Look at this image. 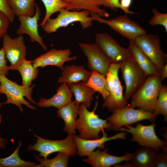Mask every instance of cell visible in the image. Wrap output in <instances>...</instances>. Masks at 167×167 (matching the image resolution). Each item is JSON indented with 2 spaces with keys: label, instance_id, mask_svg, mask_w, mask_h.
<instances>
[{
  "label": "cell",
  "instance_id": "6da1fadb",
  "mask_svg": "<svg viewBox=\"0 0 167 167\" xmlns=\"http://www.w3.org/2000/svg\"><path fill=\"white\" fill-rule=\"evenodd\" d=\"M98 101L92 111L88 110L83 103L79 105V118L75 122V129L79 131L78 136L83 139H93L101 138L99 134L105 129L111 130L110 125L106 119L100 118L95 113L97 108Z\"/></svg>",
  "mask_w": 167,
  "mask_h": 167
},
{
  "label": "cell",
  "instance_id": "7a4b0ae2",
  "mask_svg": "<svg viewBox=\"0 0 167 167\" xmlns=\"http://www.w3.org/2000/svg\"><path fill=\"white\" fill-rule=\"evenodd\" d=\"M162 86L160 74L147 77L141 87L131 97L129 106L152 112Z\"/></svg>",
  "mask_w": 167,
  "mask_h": 167
},
{
  "label": "cell",
  "instance_id": "3957f363",
  "mask_svg": "<svg viewBox=\"0 0 167 167\" xmlns=\"http://www.w3.org/2000/svg\"><path fill=\"white\" fill-rule=\"evenodd\" d=\"M1 90L3 94L6 96V100L3 104H12L16 106L20 112L23 113L22 105L28 108L36 110L31 104H36L32 97V92L35 85H32L27 88L18 85L16 81L13 82L8 79L6 75L0 74Z\"/></svg>",
  "mask_w": 167,
  "mask_h": 167
},
{
  "label": "cell",
  "instance_id": "277c9868",
  "mask_svg": "<svg viewBox=\"0 0 167 167\" xmlns=\"http://www.w3.org/2000/svg\"><path fill=\"white\" fill-rule=\"evenodd\" d=\"M33 135L37 138L36 142L33 144L29 145L27 151L38 152L40 157L46 158L50 154L55 152L64 153L72 157L77 154L73 135H68L66 138L61 140L45 139L34 133Z\"/></svg>",
  "mask_w": 167,
  "mask_h": 167
},
{
  "label": "cell",
  "instance_id": "5b68a950",
  "mask_svg": "<svg viewBox=\"0 0 167 167\" xmlns=\"http://www.w3.org/2000/svg\"><path fill=\"white\" fill-rule=\"evenodd\" d=\"M59 12L56 18H49L45 23L43 29L47 33L55 32L59 28L67 27L75 22H79L83 29L92 25L93 20L89 16V12L87 10L70 11L64 8Z\"/></svg>",
  "mask_w": 167,
  "mask_h": 167
},
{
  "label": "cell",
  "instance_id": "8992f818",
  "mask_svg": "<svg viewBox=\"0 0 167 167\" xmlns=\"http://www.w3.org/2000/svg\"><path fill=\"white\" fill-rule=\"evenodd\" d=\"M111 112L112 114L107 120L111 125V130L116 131L123 126L143 120H147L154 123L157 116L152 112L130 107L129 104L124 107L115 109Z\"/></svg>",
  "mask_w": 167,
  "mask_h": 167
},
{
  "label": "cell",
  "instance_id": "52a82bcc",
  "mask_svg": "<svg viewBox=\"0 0 167 167\" xmlns=\"http://www.w3.org/2000/svg\"><path fill=\"white\" fill-rule=\"evenodd\" d=\"M133 41L153 63L160 72L167 63V54L161 49L159 36L146 33L138 36Z\"/></svg>",
  "mask_w": 167,
  "mask_h": 167
},
{
  "label": "cell",
  "instance_id": "ba28073f",
  "mask_svg": "<svg viewBox=\"0 0 167 167\" xmlns=\"http://www.w3.org/2000/svg\"><path fill=\"white\" fill-rule=\"evenodd\" d=\"M156 125L153 123L149 125H144L138 123L135 127L126 125V128L122 127L118 131H125L132 135L131 142H136L143 146L149 147L159 151L161 148L167 149V143L160 139L157 135L155 128Z\"/></svg>",
  "mask_w": 167,
  "mask_h": 167
},
{
  "label": "cell",
  "instance_id": "9c48e42d",
  "mask_svg": "<svg viewBox=\"0 0 167 167\" xmlns=\"http://www.w3.org/2000/svg\"><path fill=\"white\" fill-rule=\"evenodd\" d=\"M119 64L125 84L124 96L127 101L141 87L147 76L131 56L129 59L119 62Z\"/></svg>",
  "mask_w": 167,
  "mask_h": 167
},
{
  "label": "cell",
  "instance_id": "30bf717a",
  "mask_svg": "<svg viewBox=\"0 0 167 167\" xmlns=\"http://www.w3.org/2000/svg\"><path fill=\"white\" fill-rule=\"evenodd\" d=\"M93 20L106 24L110 28L129 41H133L138 36L147 33L139 24L132 20L126 15H119L109 19L103 18L97 14H91Z\"/></svg>",
  "mask_w": 167,
  "mask_h": 167
},
{
  "label": "cell",
  "instance_id": "8fae6325",
  "mask_svg": "<svg viewBox=\"0 0 167 167\" xmlns=\"http://www.w3.org/2000/svg\"><path fill=\"white\" fill-rule=\"evenodd\" d=\"M95 40V44L112 63H119L131 57L128 49L106 33H96Z\"/></svg>",
  "mask_w": 167,
  "mask_h": 167
},
{
  "label": "cell",
  "instance_id": "7c38bea8",
  "mask_svg": "<svg viewBox=\"0 0 167 167\" xmlns=\"http://www.w3.org/2000/svg\"><path fill=\"white\" fill-rule=\"evenodd\" d=\"M2 47L5 57L10 62V70H16L26 59V47L22 35L12 38L7 33L3 37Z\"/></svg>",
  "mask_w": 167,
  "mask_h": 167
},
{
  "label": "cell",
  "instance_id": "4fadbf2b",
  "mask_svg": "<svg viewBox=\"0 0 167 167\" xmlns=\"http://www.w3.org/2000/svg\"><path fill=\"white\" fill-rule=\"evenodd\" d=\"M78 45L88 60L90 71L97 72L105 77L112 63L95 43H79Z\"/></svg>",
  "mask_w": 167,
  "mask_h": 167
},
{
  "label": "cell",
  "instance_id": "5bb4252c",
  "mask_svg": "<svg viewBox=\"0 0 167 167\" xmlns=\"http://www.w3.org/2000/svg\"><path fill=\"white\" fill-rule=\"evenodd\" d=\"M72 53L70 49H52L32 60L34 67L43 68L48 66H52L63 69L64 63L77 59L76 55L71 57Z\"/></svg>",
  "mask_w": 167,
  "mask_h": 167
},
{
  "label": "cell",
  "instance_id": "9a60e30c",
  "mask_svg": "<svg viewBox=\"0 0 167 167\" xmlns=\"http://www.w3.org/2000/svg\"><path fill=\"white\" fill-rule=\"evenodd\" d=\"M103 135L101 137L93 139H82L75 135L74 138L77 150V154L80 156H88L96 148L103 149L105 142L109 141L120 139L125 140L126 139V133L123 131L117 134L109 137L106 133L102 131Z\"/></svg>",
  "mask_w": 167,
  "mask_h": 167
},
{
  "label": "cell",
  "instance_id": "2e32d148",
  "mask_svg": "<svg viewBox=\"0 0 167 167\" xmlns=\"http://www.w3.org/2000/svg\"><path fill=\"white\" fill-rule=\"evenodd\" d=\"M41 11L38 5L35 6V12L32 17L24 16L18 17L20 25L16 33L18 35L26 34L28 35L32 42H36L45 50L47 47L44 44L42 37L39 35L38 30V21L40 19Z\"/></svg>",
  "mask_w": 167,
  "mask_h": 167
},
{
  "label": "cell",
  "instance_id": "e0dca14e",
  "mask_svg": "<svg viewBox=\"0 0 167 167\" xmlns=\"http://www.w3.org/2000/svg\"><path fill=\"white\" fill-rule=\"evenodd\" d=\"M108 150L106 148L101 151L97 148L92 152L87 159H83L82 161L93 167H110L123 161H131L132 160V153L127 152L122 156H116L108 153Z\"/></svg>",
  "mask_w": 167,
  "mask_h": 167
},
{
  "label": "cell",
  "instance_id": "ac0fdd59",
  "mask_svg": "<svg viewBox=\"0 0 167 167\" xmlns=\"http://www.w3.org/2000/svg\"><path fill=\"white\" fill-rule=\"evenodd\" d=\"M119 69V63H111L108 70V72L111 73L114 75L113 94L111 97H106L104 101L102 106L103 108H106L109 111H112L115 109L124 107L128 104L123 94V87L118 77Z\"/></svg>",
  "mask_w": 167,
  "mask_h": 167
},
{
  "label": "cell",
  "instance_id": "d6986e66",
  "mask_svg": "<svg viewBox=\"0 0 167 167\" xmlns=\"http://www.w3.org/2000/svg\"><path fill=\"white\" fill-rule=\"evenodd\" d=\"M72 92L68 84L62 83L52 97L48 99L41 97L36 104L42 108L54 107L58 109L72 101Z\"/></svg>",
  "mask_w": 167,
  "mask_h": 167
},
{
  "label": "cell",
  "instance_id": "ffe728a7",
  "mask_svg": "<svg viewBox=\"0 0 167 167\" xmlns=\"http://www.w3.org/2000/svg\"><path fill=\"white\" fill-rule=\"evenodd\" d=\"M62 71L61 75L58 78V82L61 84L66 83L69 86L72 84L81 81L86 83L91 73L84 66L73 64L66 65Z\"/></svg>",
  "mask_w": 167,
  "mask_h": 167
},
{
  "label": "cell",
  "instance_id": "44dd1931",
  "mask_svg": "<svg viewBox=\"0 0 167 167\" xmlns=\"http://www.w3.org/2000/svg\"><path fill=\"white\" fill-rule=\"evenodd\" d=\"M67 5L65 8L70 11L85 10L91 14H97L102 17L108 18L109 13L101 9V0H61Z\"/></svg>",
  "mask_w": 167,
  "mask_h": 167
},
{
  "label": "cell",
  "instance_id": "7402d4cb",
  "mask_svg": "<svg viewBox=\"0 0 167 167\" xmlns=\"http://www.w3.org/2000/svg\"><path fill=\"white\" fill-rule=\"evenodd\" d=\"M159 156L154 149L143 147L137 149L134 153L128 167H153L157 163Z\"/></svg>",
  "mask_w": 167,
  "mask_h": 167
},
{
  "label": "cell",
  "instance_id": "603a6c76",
  "mask_svg": "<svg viewBox=\"0 0 167 167\" xmlns=\"http://www.w3.org/2000/svg\"><path fill=\"white\" fill-rule=\"evenodd\" d=\"M79 105L72 101L57 111V116L62 118L64 122L63 130L67 135H75V122L78 116Z\"/></svg>",
  "mask_w": 167,
  "mask_h": 167
},
{
  "label": "cell",
  "instance_id": "cb8c5ba5",
  "mask_svg": "<svg viewBox=\"0 0 167 167\" xmlns=\"http://www.w3.org/2000/svg\"><path fill=\"white\" fill-rule=\"evenodd\" d=\"M127 48L131 57L144 72L147 77L160 72L151 61L136 46L132 41H129Z\"/></svg>",
  "mask_w": 167,
  "mask_h": 167
},
{
  "label": "cell",
  "instance_id": "d4e9b609",
  "mask_svg": "<svg viewBox=\"0 0 167 167\" xmlns=\"http://www.w3.org/2000/svg\"><path fill=\"white\" fill-rule=\"evenodd\" d=\"M69 87L75 96V103L78 105L83 103L88 109L89 108L96 92L82 81L72 84Z\"/></svg>",
  "mask_w": 167,
  "mask_h": 167
},
{
  "label": "cell",
  "instance_id": "484cf974",
  "mask_svg": "<svg viewBox=\"0 0 167 167\" xmlns=\"http://www.w3.org/2000/svg\"><path fill=\"white\" fill-rule=\"evenodd\" d=\"M12 11L18 17L33 16L35 12V0H9Z\"/></svg>",
  "mask_w": 167,
  "mask_h": 167
},
{
  "label": "cell",
  "instance_id": "4316f807",
  "mask_svg": "<svg viewBox=\"0 0 167 167\" xmlns=\"http://www.w3.org/2000/svg\"><path fill=\"white\" fill-rule=\"evenodd\" d=\"M22 144L21 141L18 142V145L14 152L8 156L0 158V167H34L35 162L24 161L19 155V151Z\"/></svg>",
  "mask_w": 167,
  "mask_h": 167
},
{
  "label": "cell",
  "instance_id": "83f0119b",
  "mask_svg": "<svg viewBox=\"0 0 167 167\" xmlns=\"http://www.w3.org/2000/svg\"><path fill=\"white\" fill-rule=\"evenodd\" d=\"M21 75L22 80V85L28 88L31 86L32 82L35 79L38 74L39 70L34 67L32 61L25 59L17 68Z\"/></svg>",
  "mask_w": 167,
  "mask_h": 167
},
{
  "label": "cell",
  "instance_id": "f1b7e54d",
  "mask_svg": "<svg viewBox=\"0 0 167 167\" xmlns=\"http://www.w3.org/2000/svg\"><path fill=\"white\" fill-rule=\"evenodd\" d=\"M106 77L105 76L97 72L93 71L91 72L85 84L96 92H98L100 93L104 101L109 95L106 88Z\"/></svg>",
  "mask_w": 167,
  "mask_h": 167
},
{
  "label": "cell",
  "instance_id": "f546056e",
  "mask_svg": "<svg viewBox=\"0 0 167 167\" xmlns=\"http://www.w3.org/2000/svg\"><path fill=\"white\" fill-rule=\"evenodd\" d=\"M36 161L39 162L34 167H67L69 156L62 152H58L57 155L51 159L41 158L34 154Z\"/></svg>",
  "mask_w": 167,
  "mask_h": 167
},
{
  "label": "cell",
  "instance_id": "4dcf8cb0",
  "mask_svg": "<svg viewBox=\"0 0 167 167\" xmlns=\"http://www.w3.org/2000/svg\"><path fill=\"white\" fill-rule=\"evenodd\" d=\"M41 0L44 4L46 10L45 16L40 24L41 28L43 29L47 20L53 14L66 8L67 5L61 0Z\"/></svg>",
  "mask_w": 167,
  "mask_h": 167
},
{
  "label": "cell",
  "instance_id": "1f68e13d",
  "mask_svg": "<svg viewBox=\"0 0 167 167\" xmlns=\"http://www.w3.org/2000/svg\"><path fill=\"white\" fill-rule=\"evenodd\" d=\"M152 113L155 115H162L164 121H167V86H163L160 91Z\"/></svg>",
  "mask_w": 167,
  "mask_h": 167
},
{
  "label": "cell",
  "instance_id": "d6a6232c",
  "mask_svg": "<svg viewBox=\"0 0 167 167\" xmlns=\"http://www.w3.org/2000/svg\"><path fill=\"white\" fill-rule=\"evenodd\" d=\"M152 17L149 21V24L151 26L161 25L164 27L165 32H167V13L160 12L156 8L152 10Z\"/></svg>",
  "mask_w": 167,
  "mask_h": 167
},
{
  "label": "cell",
  "instance_id": "836d02e7",
  "mask_svg": "<svg viewBox=\"0 0 167 167\" xmlns=\"http://www.w3.org/2000/svg\"><path fill=\"white\" fill-rule=\"evenodd\" d=\"M0 11L7 16L11 23L14 22L15 15L12 11L9 0H0Z\"/></svg>",
  "mask_w": 167,
  "mask_h": 167
},
{
  "label": "cell",
  "instance_id": "e575fe53",
  "mask_svg": "<svg viewBox=\"0 0 167 167\" xmlns=\"http://www.w3.org/2000/svg\"><path fill=\"white\" fill-rule=\"evenodd\" d=\"M10 22L7 16L0 11V39L7 33Z\"/></svg>",
  "mask_w": 167,
  "mask_h": 167
},
{
  "label": "cell",
  "instance_id": "d590c367",
  "mask_svg": "<svg viewBox=\"0 0 167 167\" xmlns=\"http://www.w3.org/2000/svg\"><path fill=\"white\" fill-rule=\"evenodd\" d=\"M10 68L7 65L4 49L2 48L0 49V74L6 76Z\"/></svg>",
  "mask_w": 167,
  "mask_h": 167
},
{
  "label": "cell",
  "instance_id": "8d00e7d4",
  "mask_svg": "<svg viewBox=\"0 0 167 167\" xmlns=\"http://www.w3.org/2000/svg\"><path fill=\"white\" fill-rule=\"evenodd\" d=\"M119 1V0H101L102 6L115 11L119 8L122 10Z\"/></svg>",
  "mask_w": 167,
  "mask_h": 167
},
{
  "label": "cell",
  "instance_id": "74e56055",
  "mask_svg": "<svg viewBox=\"0 0 167 167\" xmlns=\"http://www.w3.org/2000/svg\"><path fill=\"white\" fill-rule=\"evenodd\" d=\"M167 149H163L162 152L159 153L158 161L154 167H167Z\"/></svg>",
  "mask_w": 167,
  "mask_h": 167
},
{
  "label": "cell",
  "instance_id": "f35d334b",
  "mask_svg": "<svg viewBox=\"0 0 167 167\" xmlns=\"http://www.w3.org/2000/svg\"><path fill=\"white\" fill-rule=\"evenodd\" d=\"M119 2L122 7V10L124 12L126 15L134 14V12L129 10L132 3V0H120Z\"/></svg>",
  "mask_w": 167,
  "mask_h": 167
},
{
  "label": "cell",
  "instance_id": "ab89813d",
  "mask_svg": "<svg viewBox=\"0 0 167 167\" xmlns=\"http://www.w3.org/2000/svg\"><path fill=\"white\" fill-rule=\"evenodd\" d=\"M160 79L162 81L167 77V63L163 67L160 72Z\"/></svg>",
  "mask_w": 167,
  "mask_h": 167
},
{
  "label": "cell",
  "instance_id": "60d3db41",
  "mask_svg": "<svg viewBox=\"0 0 167 167\" xmlns=\"http://www.w3.org/2000/svg\"><path fill=\"white\" fill-rule=\"evenodd\" d=\"M7 140L5 139L2 138L0 136V148L3 149H6V143Z\"/></svg>",
  "mask_w": 167,
  "mask_h": 167
},
{
  "label": "cell",
  "instance_id": "b9f144b4",
  "mask_svg": "<svg viewBox=\"0 0 167 167\" xmlns=\"http://www.w3.org/2000/svg\"><path fill=\"white\" fill-rule=\"evenodd\" d=\"M2 104L1 102H0V109L2 107ZM2 120V116L0 113V124L1 123V122ZM0 136H1L0 134Z\"/></svg>",
  "mask_w": 167,
  "mask_h": 167
},
{
  "label": "cell",
  "instance_id": "7bdbcfd3",
  "mask_svg": "<svg viewBox=\"0 0 167 167\" xmlns=\"http://www.w3.org/2000/svg\"><path fill=\"white\" fill-rule=\"evenodd\" d=\"M1 83L0 82V94H3L1 90Z\"/></svg>",
  "mask_w": 167,
  "mask_h": 167
}]
</instances>
